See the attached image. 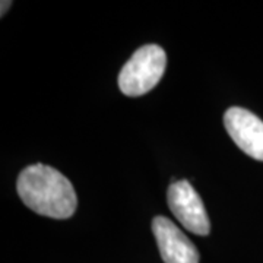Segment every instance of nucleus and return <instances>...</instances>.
Listing matches in <instances>:
<instances>
[{
	"mask_svg": "<svg viewBox=\"0 0 263 263\" xmlns=\"http://www.w3.org/2000/svg\"><path fill=\"white\" fill-rule=\"evenodd\" d=\"M16 190L25 206L43 216L67 219L78 208V196L72 183L46 164H32L22 170Z\"/></svg>",
	"mask_w": 263,
	"mask_h": 263,
	"instance_id": "1",
	"label": "nucleus"
},
{
	"mask_svg": "<svg viewBox=\"0 0 263 263\" xmlns=\"http://www.w3.org/2000/svg\"><path fill=\"white\" fill-rule=\"evenodd\" d=\"M167 54L157 44H146L136 50L123 66L119 75V88L127 97H141L154 89L165 72Z\"/></svg>",
	"mask_w": 263,
	"mask_h": 263,
	"instance_id": "2",
	"label": "nucleus"
},
{
	"mask_svg": "<svg viewBox=\"0 0 263 263\" xmlns=\"http://www.w3.org/2000/svg\"><path fill=\"white\" fill-rule=\"evenodd\" d=\"M168 206L179 222L193 234L208 235L211 222L200 196L187 180L174 181L167 193Z\"/></svg>",
	"mask_w": 263,
	"mask_h": 263,
	"instance_id": "3",
	"label": "nucleus"
},
{
	"mask_svg": "<svg viewBox=\"0 0 263 263\" xmlns=\"http://www.w3.org/2000/svg\"><path fill=\"white\" fill-rule=\"evenodd\" d=\"M224 126L240 149L253 160L263 161V122L256 114L231 107L224 114Z\"/></svg>",
	"mask_w": 263,
	"mask_h": 263,
	"instance_id": "4",
	"label": "nucleus"
},
{
	"mask_svg": "<svg viewBox=\"0 0 263 263\" xmlns=\"http://www.w3.org/2000/svg\"><path fill=\"white\" fill-rule=\"evenodd\" d=\"M152 233L164 263H199L196 246L167 216L154 218Z\"/></svg>",
	"mask_w": 263,
	"mask_h": 263,
	"instance_id": "5",
	"label": "nucleus"
},
{
	"mask_svg": "<svg viewBox=\"0 0 263 263\" xmlns=\"http://www.w3.org/2000/svg\"><path fill=\"white\" fill-rule=\"evenodd\" d=\"M10 5H12V2H2V15L5 13V10H8Z\"/></svg>",
	"mask_w": 263,
	"mask_h": 263,
	"instance_id": "6",
	"label": "nucleus"
}]
</instances>
